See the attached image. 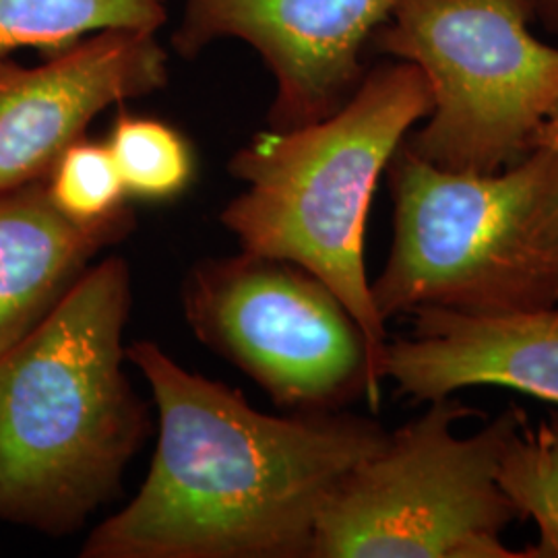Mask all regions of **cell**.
I'll return each instance as SVG.
<instances>
[{"mask_svg": "<svg viewBox=\"0 0 558 558\" xmlns=\"http://www.w3.org/2000/svg\"><path fill=\"white\" fill-rule=\"evenodd\" d=\"M430 108L418 66L396 60L368 71L336 114L259 133L228 163L244 191L221 226L242 251L290 260L329 286L359 323L377 375L387 323L366 276V220L393 154Z\"/></svg>", "mask_w": 558, "mask_h": 558, "instance_id": "3", "label": "cell"}, {"mask_svg": "<svg viewBox=\"0 0 558 558\" xmlns=\"http://www.w3.org/2000/svg\"><path fill=\"white\" fill-rule=\"evenodd\" d=\"M189 327L260 385L279 408L336 412L380 383L354 315L319 278L290 260L242 251L201 260L182 286Z\"/></svg>", "mask_w": 558, "mask_h": 558, "instance_id": "7", "label": "cell"}, {"mask_svg": "<svg viewBox=\"0 0 558 558\" xmlns=\"http://www.w3.org/2000/svg\"><path fill=\"white\" fill-rule=\"evenodd\" d=\"M536 145L550 149L558 161V108L539 126L538 135H536V141H534V147Z\"/></svg>", "mask_w": 558, "mask_h": 558, "instance_id": "16", "label": "cell"}, {"mask_svg": "<svg viewBox=\"0 0 558 558\" xmlns=\"http://www.w3.org/2000/svg\"><path fill=\"white\" fill-rule=\"evenodd\" d=\"M399 0H182L174 50L184 59L236 40L276 81L269 129L288 131L336 114L366 71L364 50Z\"/></svg>", "mask_w": 558, "mask_h": 558, "instance_id": "8", "label": "cell"}, {"mask_svg": "<svg viewBox=\"0 0 558 558\" xmlns=\"http://www.w3.org/2000/svg\"><path fill=\"white\" fill-rule=\"evenodd\" d=\"M64 218L81 226L114 220L129 211V195L106 143L87 137L69 145L44 180Z\"/></svg>", "mask_w": 558, "mask_h": 558, "instance_id": "15", "label": "cell"}, {"mask_svg": "<svg viewBox=\"0 0 558 558\" xmlns=\"http://www.w3.org/2000/svg\"><path fill=\"white\" fill-rule=\"evenodd\" d=\"M166 21V0H0V57L23 48L52 54L101 32L158 34Z\"/></svg>", "mask_w": 558, "mask_h": 558, "instance_id": "12", "label": "cell"}, {"mask_svg": "<svg viewBox=\"0 0 558 558\" xmlns=\"http://www.w3.org/2000/svg\"><path fill=\"white\" fill-rule=\"evenodd\" d=\"M393 240L371 294L383 323L418 308L509 315L558 304V161L536 145L499 172H456L405 143L387 166Z\"/></svg>", "mask_w": 558, "mask_h": 558, "instance_id": "4", "label": "cell"}, {"mask_svg": "<svg viewBox=\"0 0 558 558\" xmlns=\"http://www.w3.org/2000/svg\"><path fill=\"white\" fill-rule=\"evenodd\" d=\"M133 228V209L96 226L64 218L44 180L0 191V354L32 333L94 257Z\"/></svg>", "mask_w": 558, "mask_h": 558, "instance_id": "11", "label": "cell"}, {"mask_svg": "<svg viewBox=\"0 0 558 558\" xmlns=\"http://www.w3.org/2000/svg\"><path fill=\"white\" fill-rule=\"evenodd\" d=\"M126 359L160 416L140 493L87 536L83 558H308L320 509L385 447L377 420L336 412L279 418L182 368L154 341Z\"/></svg>", "mask_w": 558, "mask_h": 558, "instance_id": "1", "label": "cell"}, {"mask_svg": "<svg viewBox=\"0 0 558 558\" xmlns=\"http://www.w3.org/2000/svg\"><path fill=\"white\" fill-rule=\"evenodd\" d=\"M106 145L129 199H177L195 179L191 143L163 120L120 110Z\"/></svg>", "mask_w": 558, "mask_h": 558, "instance_id": "14", "label": "cell"}, {"mask_svg": "<svg viewBox=\"0 0 558 558\" xmlns=\"http://www.w3.org/2000/svg\"><path fill=\"white\" fill-rule=\"evenodd\" d=\"M131 302L108 257L0 354V523L62 538L119 495L151 428L124 371Z\"/></svg>", "mask_w": 558, "mask_h": 558, "instance_id": "2", "label": "cell"}, {"mask_svg": "<svg viewBox=\"0 0 558 558\" xmlns=\"http://www.w3.org/2000/svg\"><path fill=\"white\" fill-rule=\"evenodd\" d=\"M532 9H534V17L542 20V23L558 32V0H530Z\"/></svg>", "mask_w": 558, "mask_h": 558, "instance_id": "17", "label": "cell"}, {"mask_svg": "<svg viewBox=\"0 0 558 558\" xmlns=\"http://www.w3.org/2000/svg\"><path fill=\"white\" fill-rule=\"evenodd\" d=\"M478 414L435 399L389 433L323 505L308 558H523L500 539L519 518L497 468L527 414L513 405L458 437L456 424Z\"/></svg>", "mask_w": 558, "mask_h": 558, "instance_id": "5", "label": "cell"}, {"mask_svg": "<svg viewBox=\"0 0 558 558\" xmlns=\"http://www.w3.org/2000/svg\"><path fill=\"white\" fill-rule=\"evenodd\" d=\"M497 482L518 518L538 530L523 558H558V410L536 428L521 424L500 453Z\"/></svg>", "mask_w": 558, "mask_h": 558, "instance_id": "13", "label": "cell"}, {"mask_svg": "<svg viewBox=\"0 0 558 558\" xmlns=\"http://www.w3.org/2000/svg\"><path fill=\"white\" fill-rule=\"evenodd\" d=\"M408 338L387 339L380 380L428 403L472 387H505L558 405V304L509 315L418 308Z\"/></svg>", "mask_w": 558, "mask_h": 558, "instance_id": "10", "label": "cell"}, {"mask_svg": "<svg viewBox=\"0 0 558 558\" xmlns=\"http://www.w3.org/2000/svg\"><path fill=\"white\" fill-rule=\"evenodd\" d=\"M166 83L168 52L149 32H101L36 66L0 57V191L46 180L104 110Z\"/></svg>", "mask_w": 558, "mask_h": 558, "instance_id": "9", "label": "cell"}, {"mask_svg": "<svg viewBox=\"0 0 558 558\" xmlns=\"http://www.w3.org/2000/svg\"><path fill=\"white\" fill-rule=\"evenodd\" d=\"M532 21L530 0H399L371 46L428 83L426 124L403 141L416 156L484 174L534 149L558 108V46Z\"/></svg>", "mask_w": 558, "mask_h": 558, "instance_id": "6", "label": "cell"}]
</instances>
